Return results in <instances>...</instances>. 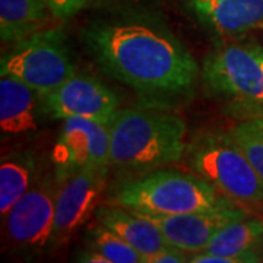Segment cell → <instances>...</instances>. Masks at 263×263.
Returning a JSON list of instances; mask_svg holds the SVG:
<instances>
[{"label": "cell", "mask_w": 263, "mask_h": 263, "mask_svg": "<svg viewBox=\"0 0 263 263\" xmlns=\"http://www.w3.org/2000/svg\"><path fill=\"white\" fill-rule=\"evenodd\" d=\"M84 40L107 75L143 97H180L196 84L195 57L155 15L130 12L95 19Z\"/></svg>", "instance_id": "obj_1"}, {"label": "cell", "mask_w": 263, "mask_h": 263, "mask_svg": "<svg viewBox=\"0 0 263 263\" xmlns=\"http://www.w3.org/2000/svg\"><path fill=\"white\" fill-rule=\"evenodd\" d=\"M107 127L110 167L129 176L177 162L187 148L184 120L162 108H119Z\"/></svg>", "instance_id": "obj_2"}, {"label": "cell", "mask_w": 263, "mask_h": 263, "mask_svg": "<svg viewBox=\"0 0 263 263\" xmlns=\"http://www.w3.org/2000/svg\"><path fill=\"white\" fill-rule=\"evenodd\" d=\"M113 203L141 214L177 215L235 205L199 174L177 170H155L123 183Z\"/></svg>", "instance_id": "obj_3"}, {"label": "cell", "mask_w": 263, "mask_h": 263, "mask_svg": "<svg viewBox=\"0 0 263 263\" xmlns=\"http://www.w3.org/2000/svg\"><path fill=\"white\" fill-rule=\"evenodd\" d=\"M187 164L193 173L235 202L263 203V180L228 132H206L187 148Z\"/></svg>", "instance_id": "obj_4"}, {"label": "cell", "mask_w": 263, "mask_h": 263, "mask_svg": "<svg viewBox=\"0 0 263 263\" xmlns=\"http://www.w3.org/2000/svg\"><path fill=\"white\" fill-rule=\"evenodd\" d=\"M202 81L212 94L234 103L241 113L263 117V46L233 43L212 50Z\"/></svg>", "instance_id": "obj_5"}, {"label": "cell", "mask_w": 263, "mask_h": 263, "mask_svg": "<svg viewBox=\"0 0 263 263\" xmlns=\"http://www.w3.org/2000/svg\"><path fill=\"white\" fill-rule=\"evenodd\" d=\"M2 75H10L32 88L41 98L76 72L65 34L43 29L13 44L0 60Z\"/></svg>", "instance_id": "obj_6"}, {"label": "cell", "mask_w": 263, "mask_h": 263, "mask_svg": "<svg viewBox=\"0 0 263 263\" xmlns=\"http://www.w3.org/2000/svg\"><path fill=\"white\" fill-rule=\"evenodd\" d=\"M54 179L60 184L86 170H110V132L107 124L84 117L63 123L53 148Z\"/></svg>", "instance_id": "obj_7"}, {"label": "cell", "mask_w": 263, "mask_h": 263, "mask_svg": "<svg viewBox=\"0 0 263 263\" xmlns=\"http://www.w3.org/2000/svg\"><path fill=\"white\" fill-rule=\"evenodd\" d=\"M56 179L35 181L5 216L8 240L21 250L40 252L50 246L54 227Z\"/></svg>", "instance_id": "obj_8"}, {"label": "cell", "mask_w": 263, "mask_h": 263, "mask_svg": "<svg viewBox=\"0 0 263 263\" xmlns=\"http://www.w3.org/2000/svg\"><path fill=\"white\" fill-rule=\"evenodd\" d=\"M43 100L44 110L62 120L84 117L108 124L119 110V98L107 85L95 76L78 72Z\"/></svg>", "instance_id": "obj_9"}, {"label": "cell", "mask_w": 263, "mask_h": 263, "mask_svg": "<svg viewBox=\"0 0 263 263\" xmlns=\"http://www.w3.org/2000/svg\"><path fill=\"white\" fill-rule=\"evenodd\" d=\"M105 170H86L59 184L50 247L66 243L98 208L107 179Z\"/></svg>", "instance_id": "obj_10"}, {"label": "cell", "mask_w": 263, "mask_h": 263, "mask_svg": "<svg viewBox=\"0 0 263 263\" xmlns=\"http://www.w3.org/2000/svg\"><path fill=\"white\" fill-rule=\"evenodd\" d=\"M161 230L170 245L187 253L202 252L215 234L231 222L247 218L246 211L231 205L211 211L189 212L177 215H152L143 214Z\"/></svg>", "instance_id": "obj_11"}, {"label": "cell", "mask_w": 263, "mask_h": 263, "mask_svg": "<svg viewBox=\"0 0 263 263\" xmlns=\"http://www.w3.org/2000/svg\"><path fill=\"white\" fill-rule=\"evenodd\" d=\"M200 24L222 37L263 25V0H187Z\"/></svg>", "instance_id": "obj_12"}, {"label": "cell", "mask_w": 263, "mask_h": 263, "mask_svg": "<svg viewBox=\"0 0 263 263\" xmlns=\"http://www.w3.org/2000/svg\"><path fill=\"white\" fill-rule=\"evenodd\" d=\"M94 214L97 222L107 227L127 245L136 249L142 257L158 253L171 246L160 228L141 212L119 205H98Z\"/></svg>", "instance_id": "obj_13"}, {"label": "cell", "mask_w": 263, "mask_h": 263, "mask_svg": "<svg viewBox=\"0 0 263 263\" xmlns=\"http://www.w3.org/2000/svg\"><path fill=\"white\" fill-rule=\"evenodd\" d=\"M40 95L10 75L0 78V129L5 135H22L38 127Z\"/></svg>", "instance_id": "obj_14"}, {"label": "cell", "mask_w": 263, "mask_h": 263, "mask_svg": "<svg viewBox=\"0 0 263 263\" xmlns=\"http://www.w3.org/2000/svg\"><path fill=\"white\" fill-rule=\"evenodd\" d=\"M53 12L41 0H0V38L15 44L46 29Z\"/></svg>", "instance_id": "obj_15"}, {"label": "cell", "mask_w": 263, "mask_h": 263, "mask_svg": "<svg viewBox=\"0 0 263 263\" xmlns=\"http://www.w3.org/2000/svg\"><path fill=\"white\" fill-rule=\"evenodd\" d=\"M262 240L263 219L247 216L219 230L205 252L219 256L243 257L246 263L260 262L262 259L256 249Z\"/></svg>", "instance_id": "obj_16"}, {"label": "cell", "mask_w": 263, "mask_h": 263, "mask_svg": "<svg viewBox=\"0 0 263 263\" xmlns=\"http://www.w3.org/2000/svg\"><path fill=\"white\" fill-rule=\"evenodd\" d=\"M35 164L27 152L8 155L0 164V214L8 215L10 208L32 186Z\"/></svg>", "instance_id": "obj_17"}, {"label": "cell", "mask_w": 263, "mask_h": 263, "mask_svg": "<svg viewBox=\"0 0 263 263\" xmlns=\"http://www.w3.org/2000/svg\"><path fill=\"white\" fill-rule=\"evenodd\" d=\"M86 247L97 250L107 257L110 263H142V254L127 245L123 238L114 234L103 224H95L88 228Z\"/></svg>", "instance_id": "obj_18"}, {"label": "cell", "mask_w": 263, "mask_h": 263, "mask_svg": "<svg viewBox=\"0 0 263 263\" xmlns=\"http://www.w3.org/2000/svg\"><path fill=\"white\" fill-rule=\"evenodd\" d=\"M228 133L263 180V117H249L237 123Z\"/></svg>", "instance_id": "obj_19"}, {"label": "cell", "mask_w": 263, "mask_h": 263, "mask_svg": "<svg viewBox=\"0 0 263 263\" xmlns=\"http://www.w3.org/2000/svg\"><path fill=\"white\" fill-rule=\"evenodd\" d=\"M56 18L66 19L78 13L86 3V0H41Z\"/></svg>", "instance_id": "obj_20"}, {"label": "cell", "mask_w": 263, "mask_h": 263, "mask_svg": "<svg viewBox=\"0 0 263 263\" xmlns=\"http://www.w3.org/2000/svg\"><path fill=\"white\" fill-rule=\"evenodd\" d=\"M189 253L179 247L170 246L167 249L161 250L158 253L145 256L143 263H184L189 262Z\"/></svg>", "instance_id": "obj_21"}, {"label": "cell", "mask_w": 263, "mask_h": 263, "mask_svg": "<svg viewBox=\"0 0 263 263\" xmlns=\"http://www.w3.org/2000/svg\"><path fill=\"white\" fill-rule=\"evenodd\" d=\"M78 260H79V262H88V263H110V260H108L107 257H104L103 254L100 253V252L92 250V249H88V247H86V250H85V252L79 253V256H78Z\"/></svg>", "instance_id": "obj_22"}]
</instances>
